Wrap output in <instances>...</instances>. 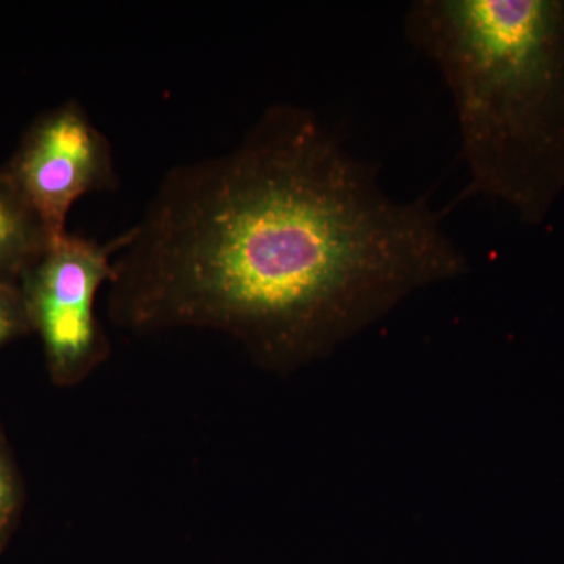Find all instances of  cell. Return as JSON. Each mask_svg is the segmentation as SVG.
<instances>
[{
    "mask_svg": "<svg viewBox=\"0 0 564 564\" xmlns=\"http://www.w3.org/2000/svg\"><path fill=\"white\" fill-rule=\"evenodd\" d=\"M121 236L107 284L118 328L221 333L274 373L469 270L429 196L393 199L375 163L293 104L231 151L170 170Z\"/></svg>",
    "mask_w": 564,
    "mask_h": 564,
    "instance_id": "obj_1",
    "label": "cell"
},
{
    "mask_svg": "<svg viewBox=\"0 0 564 564\" xmlns=\"http://www.w3.org/2000/svg\"><path fill=\"white\" fill-rule=\"evenodd\" d=\"M404 35L451 90L473 191L540 217L564 180V2L415 0Z\"/></svg>",
    "mask_w": 564,
    "mask_h": 564,
    "instance_id": "obj_2",
    "label": "cell"
},
{
    "mask_svg": "<svg viewBox=\"0 0 564 564\" xmlns=\"http://www.w3.org/2000/svg\"><path fill=\"white\" fill-rule=\"evenodd\" d=\"M121 245L122 236L99 243L66 232L52 240L18 281L32 333L43 345L47 373L58 388L84 383L109 358L96 299L113 276Z\"/></svg>",
    "mask_w": 564,
    "mask_h": 564,
    "instance_id": "obj_3",
    "label": "cell"
},
{
    "mask_svg": "<svg viewBox=\"0 0 564 564\" xmlns=\"http://www.w3.org/2000/svg\"><path fill=\"white\" fill-rule=\"evenodd\" d=\"M6 169L54 240L65 236L77 199L121 184L110 140L76 99L39 115Z\"/></svg>",
    "mask_w": 564,
    "mask_h": 564,
    "instance_id": "obj_4",
    "label": "cell"
},
{
    "mask_svg": "<svg viewBox=\"0 0 564 564\" xmlns=\"http://www.w3.org/2000/svg\"><path fill=\"white\" fill-rule=\"evenodd\" d=\"M52 240L6 165H0V282L18 285L22 273Z\"/></svg>",
    "mask_w": 564,
    "mask_h": 564,
    "instance_id": "obj_5",
    "label": "cell"
},
{
    "mask_svg": "<svg viewBox=\"0 0 564 564\" xmlns=\"http://www.w3.org/2000/svg\"><path fill=\"white\" fill-rule=\"evenodd\" d=\"M24 485L6 436L0 432V554L9 547L24 507Z\"/></svg>",
    "mask_w": 564,
    "mask_h": 564,
    "instance_id": "obj_6",
    "label": "cell"
},
{
    "mask_svg": "<svg viewBox=\"0 0 564 564\" xmlns=\"http://www.w3.org/2000/svg\"><path fill=\"white\" fill-rule=\"evenodd\" d=\"M31 333V323L20 288L9 282H0V348Z\"/></svg>",
    "mask_w": 564,
    "mask_h": 564,
    "instance_id": "obj_7",
    "label": "cell"
}]
</instances>
